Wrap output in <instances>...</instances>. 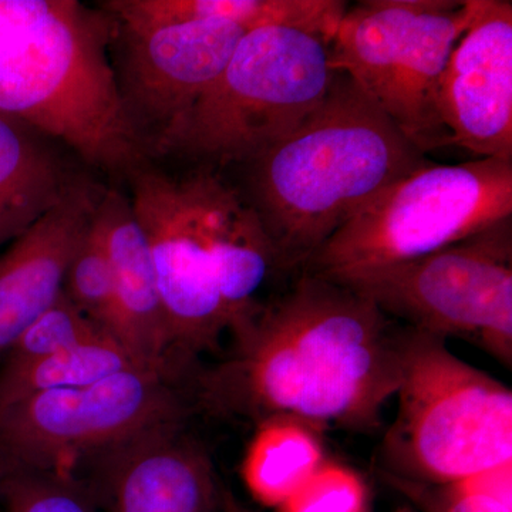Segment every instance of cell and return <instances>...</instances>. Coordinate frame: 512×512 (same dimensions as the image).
Masks as SVG:
<instances>
[{
  "mask_svg": "<svg viewBox=\"0 0 512 512\" xmlns=\"http://www.w3.org/2000/svg\"><path fill=\"white\" fill-rule=\"evenodd\" d=\"M229 335L188 382L195 409L214 416L372 433L402 380L407 326L326 276L299 272Z\"/></svg>",
  "mask_w": 512,
  "mask_h": 512,
  "instance_id": "1",
  "label": "cell"
},
{
  "mask_svg": "<svg viewBox=\"0 0 512 512\" xmlns=\"http://www.w3.org/2000/svg\"><path fill=\"white\" fill-rule=\"evenodd\" d=\"M430 161L343 72L301 126L245 164V200L279 274H299L340 227Z\"/></svg>",
  "mask_w": 512,
  "mask_h": 512,
  "instance_id": "2",
  "label": "cell"
},
{
  "mask_svg": "<svg viewBox=\"0 0 512 512\" xmlns=\"http://www.w3.org/2000/svg\"><path fill=\"white\" fill-rule=\"evenodd\" d=\"M109 30L77 2L56 8L0 49V111L72 148L87 164L130 175L147 150L128 116Z\"/></svg>",
  "mask_w": 512,
  "mask_h": 512,
  "instance_id": "3",
  "label": "cell"
},
{
  "mask_svg": "<svg viewBox=\"0 0 512 512\" xmlns=\"http://www.w3.org/2000/svg\"><path fill=\"white\" fill-rule=\"evenodd\" d=\"M397 413L376 453L379 477L441 484L512 463V392L407 326Z\"/></svg>",
  "mask_w": 512,
  "mask_h": 512,
  "instance_id": "4",
  "label": "cell"
},
{
  "mask_svg": "<svg viewBox=\"0 0 512 512\" xmlns=\"http://www.w3.org/2000/svg\"><path fill=\"white\" fill-rule=\"evenodd\" d=\"M330 42L289 26L248 30L165 153L217 170L245 165L284 140L328 93Z\"/></svg>",
  "mask_w": 512,
  "mask_h": 512,
  "instance_id": "5",
  "label": "cell"
},
{
  "mask_svg": "<svg viewBox=\"0 0 512 512\" xmlns=\"http://www.w3.org/2000/svg\"><path fill=\"white\" fill-rule=\"evenodd\" d=\"M477 0H362L330 42V67L348 74L424 156L451 146L439 109L441 77Z\"/></svg>",
  "mask_w": 512,
  "mask_h": 512,
  "instance_id": "6",
  "label": "cell"
},
{
  "mask_svg": "<svg viewBox=\"0 0 512 512\" xmlns=\"http://www.w3.org/2000/svg\"><path fill=\"white\" fill-rule=\"evenodd\" d=\"M512 217V161L429 163L353 215L301 272L333 275L413 261Z\"/></svg>",
  "mask_w": 512,
  "mask_h": 512,
  "instance_id": "7",
  "label": "cell"
},
{
  "mask_svg": "<svg viewBox=\"0 0 512 512\" xmlns=\"http://www.w3.org/2000/svg\"><path fill=\"white\" fill-rule=\"evenodd\" d=\"M420 332L468 340L512 366V217L400 264L322 275Z\"/></svg>",
  "mask_w": 512,
  "mask_h": 512,
  "instance_id": "8",
  "label": "cell"
},
{
  "mask_svg": "<svg viewBox=\"0 0 512 512\" xmlns=\"http://www.w3.org/2000/svg\"><path fill=\"white\" fill-rule=\"evenodd\" d=\"M180 377L134 367L100 382L35 394L0 409V478L73 474L79 461L143 431L188 421Z\"/></svg>",
  "mask_w": 512,
  "mask_h": 512,
  "instance_id": "9",
  "label": "cell"
},
{
  "mask_svg": "<svg viewBox=\"0 0 512 512\" xmlns=\"http://www.w3.org/2000/svg\"><path fill=\"white\" fill-rule=\"evenodd\" d=\"M128 180V197L153 256L171 357L175 367L187 375L194 370L197 357L220 348L222 336L229 332L190 174L174 177L144 164Z\"/></svg>",
  "mask_w": 512,
  "mask_h": 512,
  "instance_id": "10",
  "label": "cell"
},
{
  "mask_svg": "<svg viewBox=\"0 0 512 512\" xmlns=\"http://www.w3.org/2000/svg\"><path fill=\"white\" fill-rule=\"evenodd\" d=\"M121 96L147 153H165L202 94L227 66L248 29L227 20L123 29Z\"/></svg>",
  "mask_w": 512,
  "mask_h": 512,
  "instance_id": "11",
  "label": "cell"
},
{
  "mask_svg": "<svg viewBox=\"0 0 512 512\" xmlns=\"http://www.w3.org/2000/svg\"><path fill=\"white\" fill-rule=\"evenodd\" d=\"M86 483L106 512H215L221 485L210 451L187 421L143 431L87 458Z\"/></svg>",
  "mask_w": 512,
  "mask_h": 512,
  "instance_id": "12",
  "label": "cell"
},
{
  "mask_svg": "<svg viewBox=\"0 0 512 512\" xmlns=\"http://www.w3.org/2000/svg\"><path fill=\"white\" fill-rule=\"evenodd\" d=\"M451 146L512 161V2L477 0L439 89Z\"/></svg>",
  "mask_w": 512,
  "mask_h": 512,
  "instance_id": "13",
  "label": "cell"
},
{
  "mask_svg": "<svg viewBox=\"0 0 512 512\" xmlns=\"http://www.w3.org/2000/svg\"><path fill=\"white\" fill-rule=\"evenodd\" d=\"M103 191L74 180L62 200L0 255V359L62 296L64 276Z\"/></svg>",
  "mask_w": 512,
  "mask_h": 512,
  "instance_id": "14",
  "label": "cell"
},
{
  "mask_svg": "<svg viewBox=\"0 0 512 512\" xmlns=\"http://www.w3.org/2000/svg\"><path fill=\"white\" fill-rule=\"evenodd\" d=\"M93 222L113 269L111 335L141 365L184 379L171 357L153 256L130 197L103 191Z\"/></svg>",
  "mask_w": 512,
  "mask_h": 512,
  "instance_id": "15",
  "label": "cell"
},
{
  "mask_svg": "<svg viewBox=\"0 0 512 512\" xmlns=\"http://www.w3.org/2000/svg\"><path fill=\"white\" fill-rule=\"evenodd\" d=\"M190 178L231 332L261 305L259 292L279 274L274 249L241 190L220 171L200 167Z\"/></svg>",
  "mask_w": 512,
  "mask_h": 512,
  "instance_id": "16",
  "label": "cell"
},
{
  "mask_svg": "<svg viewBox=\"0 0 512 512\" xmlns=\"http://www.w3.org/2000/svg\"><path fill=\"white\" fill-rule=\"evenodd\" d=\"M119 28L148 29L178 23L227 20L252 30L289 26L335 36L348 3L342 0H111L104 3Z\"/></svg>",
  "mask_w": 512,
  "mask_h": 512,
  "instance_id": "17",
  "label": "cell"
},
{
  "mask_svg": "<svg viewBox=\"0 0 512 512\" xmlns=\"http://www.w3.org/2000/svg\"><path fill=\"white\" fill-rule=\"evenodd\" d=\"M43 138L0 111V247L52 210L74 183Z\"/></svg>",
  "mask_w": 512,
  "mask_h": 512,
  "instance_id": "18",
  "label": "cell"
},
{
  "mask_svg": "<svg viewBox=\"0 0 512 512\" xmlns=\"http://www.w3.org/2000/svg\"><path fill=\"white\" fill-rule=\"evenodd\" d=\"M325 461L315 429L276 417L256 426L242 464L249 493L266 507L279 508Z\"/></svg>",
  "mask_w": 512,
  "mask_h": 512,
  "instance_id": "19",
  "label": "cell"
},
{
  "mask_svg": "<svg viewBox=\"0 0 512 512\" xmlns=\"http://www.w3.org/2000/svg\"><path fill=\"white\" fill-rule=\"evenodd\" d=\"M134 367L146 366L110 333L30 362L2 365L0 409L35 394L100 382Z\"/></svg>",
  "mask_w": 512,
  "mask_h": 512,
  "instance_id": "20",
  "label": "cell"
},
{
  "mask_svg": "<svg viewBox=\"0 0 512 512\" xmlns=\"http://www.w3.org/2000/svg\"><path fill=\"white\" fill-rule=\"evenodd\" d=\"M380 478L421 512H512V463L451 483Z\"/></svg>",
  "mask_w": 512,
  "mask_h": 512,
  "instance_id": "21",
  "label": "cell"
},
{
  "mask_svg": "<svg viewBox=\"0 0 512 512\" xmlns=\"http://www.w3.org/2000/svg\"><path fill=\"white\" fill-rule=\"evenodd\" d=\"M63 295L84 316L111 333L114 313L113 269L93 221L67 266Z\"/></svg>",
  "mask_w": 512,
  "mask_h": 512,
  "instance_id": "22",
  "label": "cell"
},
{
  "mask_svg": "<svg viewBox=\"0 0 512 512\" xmlns=\"http://www.w3.org/2000/svg\"><path fill=\"white\" fill-rule=\"evenodd\" d=\"M106 329L84 316L66 296L29 326L6 353L2 365L30 362L106 335ZM111 335V333H110Z\"/></svg>",
  "mask_w": 512,
  "mask_h": 512,
  "instance_id": "23",
  "label": "cell"
},
{
  "mask_svg": "<svg viewBox=\"0 0 512 512\" xmlns=\"http://www.w3.org/2000/svg\"><path fill=\"white\" fill-rule=\"evenodd\" d=\"M6 512H99L89 487L74 474L28 473L0 478Z\"/></svg>",
  "mask_w": 512,
  "mask_h": 512,
  "instance_id": "24",
  "label": "cell"
},
{
  "mask_svg": "<svg viewBox=\"0 0 512 512\" xmlns=\"http://www.w3.org/2000/svg\"><path fill=\"white\" fill-rule=\"evenodd\" d=\"M278 511L370 512L369 490L355 471L325 460Z\"/></svg>",
  "mask_w": 512,
  "mask_h": 512,
  "instance_id": "25",
  "label": "cell"
},
{
  "mask_svg": "<svg viewBox=\"0 0 512 512\" xmlns=\"http://www.w3.org/2000/svg\"><path fill=\"white\" fill-rule=\"evenodd\" d=\"M59 0H0V49L45 18Z\"/></svg>",
  "mask_w": 512,
  "mask_h": 512,
  "instance_id": "26",
  "label": "cell"
},
{
  "mask_svg": "<svg viewBox=\"0 0 512 512\" xmlns=\"http://www.w3.org/2000/svg\"><path fill=\"white\" fill-rule=\"evenodd\" d=\"M220 508L222 512H255L242 504L227 488H221Z\"/></svg>",
  "mask_w": 512,
  "mask_h": 512,
  "instance_id": "27",
  "label": "cell"
}]
</instances>
